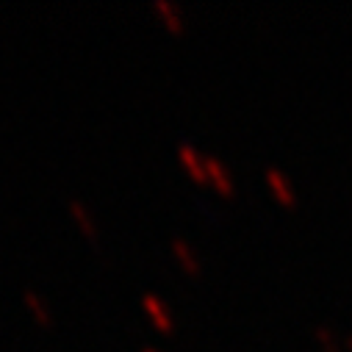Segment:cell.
I'll use <instances>...</instances> for the list:
<instances>
[{"instance_id": "cell-9", "label": "cell", "mask_w": 352, "mask_h": 352, "mask_svg": "<svg viewBox=\"0 0 352 352\" xmlns=\"http://www.w3.org/2000/svg\"><path fill=\"white\" fill-rule=\"evenodd\" d=\"M316 338L327 346V352H338V344L333 341V333H330L327 327H322V324H319V327H316Z\"/></svg>"}, {"instance_id": "cell-5", "label": "cell", "mask_w": 352, "mask_h": 352, "mask_svg": "<svg viewBox=\"0 0 352 352\" xmlns=\"http://www.w3.org/2000/svg\"><path fill=\"white\" fill-rule=\"evenodd\" d=\"M155 12L164 17V23H166V28L169 31H184V20H181V14H178V9H175V3H169V0H155Z\"/></svg>"}, {"instance_id": "cell-7", "label": "cell", "mask_w": 352, "mask_h": 352, "mask_svg": "<svg viewBox=\"0 0 352 352\" xmlns=\"http://www.w3.org/2000/svg\"><path fill=\"white\" fill-rule=\"evenodd\" d=\"M69 211L75 214V219L80 222V228H83V233L89 236V239H98V230H95V222H92V217H89V211L83 208V203L78 200V197H69Z\"/></svg>"}, {"instance_id": "cell-10", "label": "cell", "mask_w": 352, "mask_h": 352, "mask_svg": "<svg viewBox=\"0 0 352 352\" xmlns=\"http://www.w3.org/2000/svg\"><path fill=\"white\" fill-rule=\"evenodd\" d=\"M142 352H155V349H153V346H144V349H142Z\"/></svg>"}, {"instance_id": "cell-1", "label": "cell", "mask_w": 352, "mask_h": 352, "mask_svg": "<svg viewBox=\"0 0 352 352\" xmlns=\"http://www.w3.org/2000/svg\"><path fill=\"white\" fill-rule=\"evenodd\" d=\"M203 164H206V178L222 192V195H233V178L228 166L217 158V155H203Z\"/></svg>"}, {"instance_id": "cell-4", "label": "cell", "mask_w": 352, "mask_h": 352, "mask_svg": "<svg viewBox=\"0 0 352 352\" xmlns=\"http://www.w3.org/2000/svg\"><path fill=\"white\" fill-rule=\"evenodd\" d=\"M142 305L147 308V314H150V319L155 322V327L158 330H164V333H169L172 330V316H169V308L155 297V294H142Z\"/></svg>"}, {"instance_id": "cell-2", "label": "cell", "mask_w": 352, "mask_h": 352, "mask_svg": "<svg viewBox=\"0 0 352 352\" xmlns=\"http://www.w3.org/2000/svg\"><path fill=\"white\" fill-rule=\"evenodd\" d=\"M267 184H270V189L275 192V197L283 203V206H294L297 203V195H294V189H292V184H289V178L278 169V166H267Z\"/></svg>"}, {"instance_id": "cell-11", "label": "cell", "mask_w": 352, "mask_h": 352, "mask_svg": "<svg viewBox=\"0 0 352 352\" xmlns=\"http://www.w3.org/2000/svg\"><path fill=\"white\" fill-rule=\"evenodd\" d=\"M346 344H349V349H352V336H349V338H346Z\"/></svg>"}, {"instance_id": "cell-3", "label": "cell", "mask_w": 352, "mask_h": 352, "mask_svg": "<svg viewBox=\"0 0 352 352\" xmlns=\"http://www.w3.org/2000/svg\"><path fill=\"white\" fill-rule=\"evenodd\" d=\"M178 155H181L184 166L192 172V178H195L197 184H206V181H208V178H206V164H203V155H200L189 142H181V144H178Z\"/></svg>"}, {"instance_id": "cell-8", "label": "cell", "mask_w": 352, "mask_h": 352, "mask_svg": "<svg viewBox=\"0 0 352 352\" xmlns=\"http://www.w3.org/2000/svg\"><path fill=\"white\" fill-rule=\"evenodd\" d=\"M23 297H25L28 308L34 311V316H36L42 324H50V311H47V305L42 302V297H39L34 289H25V292H23Z\"/></svg>"}, {"instance_id": "cell-6", "label": "cell", "mask_w": 352, "mask_h": 352, "mask_svg": "<svg viewBox=\"0 0 352 352\" xmlns=\"http://www.w3.org/2000/svg\"><path fill=\"white\" fill-rule=\"evenodd\" d=\"M172 250H175V255L181 258V263H184V267H186L192 275L200 270V263H197V258H195V252H192V247H189V241H186V239L175 236V239H172Z\"/></svg>"}]
</instances>
